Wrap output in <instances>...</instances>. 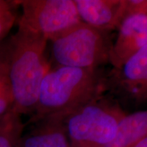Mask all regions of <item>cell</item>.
Segmentation results:
<instances>
[{
  "label": "cell",
  "instance_id": "obj_3",
  "mask_svg": "<svg viewBox=\"0 0 147 147\" xmlns=\"http://www.w3.org/2000/svg\"><path fill=\"white\" fill-rule=\"evenodd\" d=\"M127 112L106 94L64 120L71 147H106L116 136Z\"/></svg>",
  "mask_w": 147,
  "mask_h": 147
},
{
  "label": "cell",
  "instance_id": "obj_9",
  "mask_svg": "<svg viewBox=\"0 0 147 147\" xmlns=\"http://www.w3.org/2000/svg\"><path fill=\"white\" fill-rule=\"evenodd\" d=\"M64 120L52 117L34 123L23 134L18 147H71Z\"/></svg>",
  "mask_w": 147,
  "mask_h": 147
},
{
  "label": "cell",
  "instance_id": "obj_6",
  "mask_svg": "<svg viewBox=\"0 0 147 147\" xmlns=\"http://www.w3.org/2000/svg\"><path fill=\"white\" fill-rule=\"evenodd\" d=\"M106 94L124 110L147 102V46L120 67L106 71Z\"/></svg>",
  "mask_w": 147,
  "mask_h": 147
},
{
  "label": "cell",
  "instance_id": "obj_12",
  "mask_svg": "<svg viewBox=\"0 0 147 147\" xmlns=\"http://www.w3.org/2000/svg\"><path fill=\"white\" fill-rule=\"evenodd\" d=\"M18 1L0 0V41L5 38L18 22Z\"/></svg>",
  "mask_w": 147,
  "mask_h": 147
},
{
  "label": "cell",
  "instance_id": "obj_7",
  "mask_svg": "<svg viewBox=\"0 0 147 147\" xmlns=\"http://www.w3.org/2000/svg\"><path fill=\"white\" fill-rule=\"evenodd\" d=\"M118 34L113 42L110 63L117 68L147 46V13L129 15L118 27Z\"/></svg>",
  "mask_w": 147,
  "mask_h": 147
},
{
  "label": "cell",
  "instance_id": "obj_5",
  "mask_svg": "<svg viewBox=\"0 0 147 147\" xmlns=\"http://www.w3.org/2000/svg\"><path fill=\"white\" fill-rule=\"evenodd\" d=\"M22 14L18 24L53 41L80 23L74 0L18 1Z\"/></svg>",
  "mask_w": 147,
  "mask_h": 147
},
{
  "label": "cell",
  "instance_id": "obj_11",
  "mask_svg": "<svg viewBox=\"0 0 147 147\" xmlns=\"http://www.w3.org/2000/svg\"><path fill=\"white\" fill-rule=\"evenodd\" d=\"M21 117L14 110L0 119V147H18L25 127Z\"/></svg>",
  "mask_w": 147,
  "mask_h": 147
},
{
  "label": "cell",
  "instance_id": "obj_13",
  "mask_svg": "<svg viewBox=\"0 0 147 147\" xmlns=\"http://www.w3.org/2000/svg\"><path fill=\"white\" fill-rule=\"evenodd\" d=\"M14 110L12 91L4 71L0 67V119Z\"/></svg>",
  "mask_w": 147,
  "mask_h": 147
},
{
  "label": "cell",
  "instance_id": "obj_1",
  "mask_svg": "<svg viewBox=\"0 0 147 147\" xmlns=\"http://www.w3.org/2000/svg\"><path fill=\"white\" fill-rule=\"evenodd\" d=\"M48 40L18 24V30L0 47V67L8 79L14 110L31 115L36 107L42 80L51 63L47 58Z\"/></svg>",
  "mask_w": 147,
  "mask_h": 147
},
{
  "label": "cell",
  "instance_id": "obj_4",
  "mask_svg": "<svg viewBox=\"0 0 147 147\" xmlns=\"http://www.w3.org/2000/svg\"><path fill=\"white\" fill-rule=\"evenodd\" d=\"M55 65L83 69L102 68L110 63L113 42L109 33L80 22L51 41Z\"/></svg>",
  "mask_w": 147,
  "mask_h": 147
},
{
  "label": "cell",
  "instance_id": "obj_2",
  "mask_svg": "<svg viewBox=\"0 0 147 147\" xmlns=\"http://www.w3.org/2000/svg\"><path fill=\"white\" fill-rule=\"evenodd\" d=\"M106 74L102 68L51 66L42 80L28 123L52 117L65 119L105 95Z\"/></svg>",
  "mask_w": 147,
  "mask_h": 147
},
{
  "label": "cell",
  "instance_id": "obj_8",
  "mask_svg": "<svg viewBox=\"0 0 147 147\" xmlns=\"http://www.w3.org/2000/svg\"><path fill=\"white\" fill-rule=\"evenodd\" d=\"M80 21L109 33L125 18V0H74Z\"/></svg>",
  "mask_w": 147,
  "mask_h": 147
},
{
  "label": "cell",
  "instance_id": "obj_14",
  "mask_svg": "<svg viewBox=\"0 0 147 147\" xmlns=\"http://www.w3.org/2000/svg\"><path fill=\"white\" fill-rule=\"evenodd\" d=\"M134 147H147V138L142 140V141L138 143L136 145H135Z\"/></svg>",
  "mask_w": 147,
  "mask_h": 147
},
{
  "label": "cell",
  "instance_id": "obj_10",
  "mask_svg": "<svg viewBox=\"0 0 147 147\" xmlns=\"http://www.w3.org/2000/svg\"><path fill=\"white\" fill-rule=\"evenodd\" d=\"M147 138V110L127 113L113 141L106 147H134Z\"/></svg>",
  "mask_w": 147,
  "mask_h": 147
}]
</instances>
